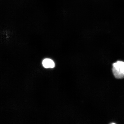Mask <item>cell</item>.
Segmentation results:
<instances>
[{"instance_id": "7a4b0ae2", "label": "cell", "mask_w": 124, "mask_h": 124, "mask_svg": "<svg viewBox=\"0 0 124 124\" xmlns=\"http://www.w3.org/2000/svg\"><path fill=\"white\" fill-rule=\"evenodd\" d=\"M42 64L44 67L46 68H53L55 66V63L54 61L49 59H46L43 60Z\"/></svg>"}, {"instance_id": "6da1fadb", "label": "cell", "mask_w": 124, "mask_h": 124, "mask_svg": "<svg viewBox=\"0 0 124 124\" xmlns=\"http://www.w3.org/2000/svg\"><path fill=\"white\" fill-rule=\"evenodd\" d=\"M112 71L116 78L121 79L124 78V62L117 61L113 64Z\"/></svg>"}]
</instances>
